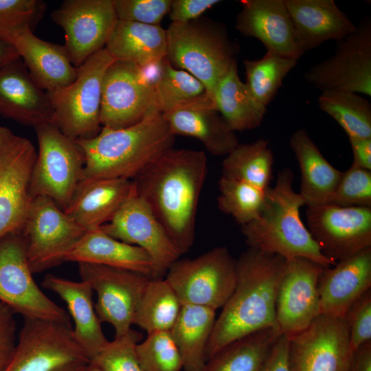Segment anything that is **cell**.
Wrapping results in <instances>:
<instances>
[{"mask_svg": "<svg viewBox=\"0 0 371 371\" xmlns=\"http://www.w3.org/2000/svg\"><path fill=\"white\" fill-rule=\"evenodd\" d=\"M273 155L267 139L239 144L223 161V175L266 190L272 179Z\"/></svg>", "mask_w": 371, "mask_h": 371, "instance_id": "d590c367", "label": "cell"}, {"mask_svg": "<svg viewBox=\"0 0 371 371\" xmlns=\"http://www.w3.org/2000/svg\"><path fill=\"white\" fill-rule=\"evenodd\" d=\"M307 82L322 91L339 90L371 95V20L337 42L335 54L308 68Z\"/></svg>", "mask_w": 371, "mask_h": 371, "instance_id": "5bb4252c", "label": "cell"}, {"mask_svg": "<svg viewBox=\"0 0 371 371\" xmlns=\"http://www.w3.org/2000/svg\"><path fill=\"white\" fill-rule=\"evenodd\" d=\"M38 150L33 168L30 194L51 198L63 211L83 179L85 156L76 141L63 134L52 122L34 127Z\"/></svg>", "mask_w": 371, "mask_h": 371, "instance_id": "52a82bcc", "label": "cell"}, {"mask_svg": "<svg viewBox=\"0 0 371 371\" xmlns=\"http://www.w3.org/2000/svg\"><path fill=\"white\" fill-rule=\"evenodd\" d=\"M36 156L31 141L0 126V239L21 232L32 200L30 181Z\"/></svg>", "mask_w": 371, "mask_h": 371, "instance_id": "7c38bea8", "label": "cell"}, {"mask_svg": "<svg viewBox=\"0 0 371 371\" xmlns=\"http://www.w3.org/2000/svg\"><path fill=\"white\" fill-rule=\"evenodd\" d=\"M235 27L243 35L258 39L267 52L299 60L304 54L284 0H242Z\"/></svg>", "mask_w": 371, "mask_h": 371, "instance_id": "44dd1931", "label": "cell"}, {"mask_svg": "<svg viewBox=\"0 0 371 371\" xmlns=\"http://www.w3.org/2000/svg\"><path fill=\"white\" fill-rule=\"evenodd\" d=\"M137 359L145 371H181L183 363L170 331L148 334L135 346Z\"/></svg>", "mask_w": 371, "mask_h": 371, "instance_id": "60d3db41", "label": "cell"}, {"mask_svg": "<svg viewBox=\"0 0 371 371\" xmlns=\"http://www.w3.org/2000/svg\"><path fill=\"white\" fill-rule=\"evenodd\" d=\"M218 0H172L169 12L172 23H183L196 19Z\"/></svg>", "mask_w": 371, "mask_h": 371, "instance_id": "c3c4849f", "label": "cell"}, {"mask_svg": "<svg viewBox=\"0 0 371 371\" xmlns=\"http://www.w3.org/2000/svg\"><path fill=\"white\" fill-rule=\"evenodd\" d=\"M353 160L352 165L371 170V138H348Z\"/></svg>", "mask_w": 371, "mask_h": 371, "instance_id": "f907efd6", "label": "cell"}, {"mask_svg": "<svg viewBox=\"0 0 371 371\" xmlns=\"http://www.w3.org/2000/svg\"><path fill=\"white\" fill-rule=\"evenodd\" d=\"M344 318L348 325L352 352L360 346L371 342V289L351 305Z\"/></svg>", "mask_w": 371, "mask_h": 371, "instance_id": "bcb514c9", "label": "cell"}, {"mask_svg": "<svg viewBox=\"0 0 371 371\" xmlns=\"http://www.w3.org/2000/svg\"><path fill=\"white\" fill-rule=\"evenodd\" d=\"M260 371H293L289 357V338L281 334L272 346Z\"/></svg>", "mask_w": 371, "mask_h": 371, "instance_id": "681fc988", "label": "cell"}, {"mask_svg": "<svg viewBox=\"0 0 371 371\" xmlns=\"http://www.w3.org/2000/svg\"><path fill=\"white\" fill-rule=\"evenodd\" d=\"M348 371H371V342L352 352Z\"/></svg>", "mask_w": 371, "mask_h": 371, "instance_id": "816d5d0a", "label": "cell"}, {"mask_svg": "<svg viewBox=\"0 0 371 371\" xmlns=\"http://www.w3.org/2000/svg\"><path fill=\"white\" fill-rule=\"evenodd\" d=\"M14 311L0 302V371L8 366L16 346V324Z\"/></svg>", "mask_w": 371, "mask_h": 371, "instance_id": "7dc6e473", "label": "cell"}, {"mask_svg": "<svg viewBox=\"0 0 371 371\" xmlns=\"http://www.w3.org/2000/svg\"><path fill=\"white\" fill-rule=\"evenodd\" d=\"M85 366H86V365H85ZM85 366L74 367V368H68V369L63 370V371H82L83 368L85 367Z\"/></svg>", "mask_w": 371, "mask_h": 371, "instance_id": "11a10c76", "label": "cell"}, {"mask_svg": "<svg viewBox=\"0 0 371 371\" xmlns=\"http://www.w3.org/2000/svg\"><path fill=\"white\" fill-rule=\"evenodd\" d=\"M329 203L343 207H371V170L351 165L342 172Z\"/></svg>", "mask_w": 371, "mask_h": 371, "instance_id": "ee69618b", "label": "cell"}, {"mask_svg": "<svg viewBox=\"0 0 371 371\" xmlns=\"http://www.w3.org/2000/svg\"><path fill=\"white\" fill-rule=\"evenodd\" d=\"M297 59L267 53L258 60H245L246 82L253 97L262 105L271 102L288 74L297 64Z\"/></svg>", "mask_w": 371, "mask_h": 371, "instance_id": "74e56055", "label": "cell"}, {"mask_svg": "<svg viewBox=\"0 0 371 371\" xmlns=\"http://www.w3.org/2000/svg\"><path fill=\"white\" fill-rule=\"evenodd\" d=\"M115 60L104 47L77 68V78L71 85L47 92L53 109L52 123L66 136L78 141L100 132L102 80Z\"/></svg>", "mask_w": 371, "mask_h": 371, "instance_id": "8992f818", "label": "cell"}, {"mask_svg": "<svg viewBox=\"0 0 371 371\" xmlns=\"http://www.w3.org/2000/svg\"><path fill=\"white\" fill-rule=\"evenodd\" d=\"M156 111H159L154 90L141 67L131 62L115 60L106 69L102 80V126L124 128Z\"/></svg>", "mask_w": 371, "mask_h": 371, "instance_id": "9a60e30c", "label": "cell"}, {"mask_svg": "<svg viewBox=\"0 0 371 371\" xmlns=\"http://www.w3.org/2000/svg\"><path fill=\"white\" fill-rule=\"evenodd\" d=\"M171 133L199 140L212 155H228L239 144L232 130L207 94L161 113Z\"/></svg>", "mask_w": 371, "mask_h": 371, "instance_id": "7402d4cb", "label": "cell"}, {"mask_svg": "<svg viewBox=\"0 0 371 371\" xmlns=\"http://www.w3.org/2000/svg\"><path fill=\"white\" fill-rule=\"evenodd\" d=\"M287 265L284 257L248 248L236 260L234 291L216 319L207 361L227 344L251 333L278 328L276 302Z\"/></svg>", "mask_w": 371, "mask_h": 371, "instance_id": "7a4b0ae2", "label": "cell"}, {"mask_svg": "<svg viewBox=\"0 0 371 371\" xmlns=\"http://www.w3.org/2000/svg\"><path fill=\"white\" fill-rule=\"evenodd\" d=\"M89 363L71 324L24 318L14 352L3 371H63Z\"/></svg>", "mask_w": 371, "mask_h": 371, "instance_id": "9c48e42d", "label": "cell"}, {"mask_svg": "<svg viewBox=\"0 0 371 371\" xmlns=\"http://www.w3.org/2000/svg\"><path fill=\"white\" fill-rule=\"evenodd\" d=\"M289 144L298 162L301 183L299 192L307 207L329 203L342 172L323 156L306 130H297Z\"/></svg>", "mask_w": 371, "mask_h": 371, "instance_id": "f546056e", "label": "cell"}, {"mask_svg": "<svg viewBox=\"0 0 371 371\" xmlns=\"http://www.w3.org/2000/svg\"><path fill=\"white\" fill-rule=\"evenodd\" d=\"M142 339L140 333L131 329L126 335L109 341L89 363L103 371H145L135 352V346Z\"/></svg>", "mask_w": 371, "mask_h": 371, "instance_id": "7bdbcfd3", "label": "cell"}, {"mask_svg": "<svg viewBox=\"0 0 371 371\" xmlns=\"http://www.w3.org/2000/svg\"><path fill=\"white\" fill-rule=\"evenodd\" d=\"M41 284L66 303L74 322V337L91 361L109 341L95 311L92 288L85 281L76 282L52 274L46 275Z\"/></svg>", "mask_w": 371, "mask_h": 371, "instance_id": "83f0119b", "label": "cell"}, {"mask_svg": "<svg viewBox=\"0 0 371 371\" xmlns=\"http://www.w3.org/2000/svg\"><path fill=\"white\" fill-rule=\"evenodd\" d=\"M298 43L305 53L323 43L339 41L356 25L333 0H284Z\"/></svg>", "mask_w": 371, "mask_h": 371, "instance_id": "d4e9b609", "label": "cell"}, {"mask_svg": "<svg viewBox=\"0 0 371 371\" xmlns=\"http://www.w3.org/2000/svg\"><path fill=\"white\" fill-rule=\"evenodd\" d=\"M324 269L304 258L287 260L276 302L278 326L287 337L306 330L321 315L318 281Z\"/></svg>", "mask_w": 371, "mask_h": 371, "instance_id": "d6986e66", "label": "cell"}, {"mask_svg": "<svg viewBox=\"0 0 371 371\" xmlns=\"http://www.w3.org/2000/svg\"><path fill=\"white\" fill-rule=\"evenodd\" d=\"M46 7V3L41 0H0V39L12 43L22 31H33Z\"/></svg>", "mask_w": 371, "mask_h": 371, "instance_id": "b9f144b4", "label": "cell"}, {"mask_svg": "<svg viewBox=\"0 0 371 371\" xmlns=\"http://www.w3.org/2000/svg\"><path fill=\"white\" fill-rule=\"evenodd\" d=\"M135 192L132 180L82 179L64 212L86 231L98 228Z\"/></svg>", "mask_w": 371, "mask_h": 371, "instance_id": "484cf974", "label": "cell"}, {"mask_svg": "<svg viewBox=\"0 0 371 371\" xmlns=\"http://www.w3.org/2000/svg\"><path fill=\"white\" fill-rule=\"evenodd\" d=\"M117 19L158 25L172 0H113Z\"/></svg>", "mask_w": 371, "mask_h": 371, "instance_id": "f6af8a7d", "label": "cell"}, {"mask_svg": "<svg viewBox=\"0 0 371 371\" xmlns=\"http://www.w3.org/2000/svg\"><path fill=\"white\" fill-rule=\"evenodd\" d=\"M105 48L115 59L144 67L166 56V30L153 25L117 19Z\"/></svg>", "mask_w": 371, "mask_h": 371, "instance_id": "4dcf8cb0", "label": "cell"}, {"mask_svg": "<svg viewBox=\"0 0 371 371\" xmlns=\"http://www.w3.org/2000/svg\"><path fill=\"white\" fill-rule=\"evenodd\" d=\"M293 180V170L284 168L278 173L275 186L266 190L258 218L241 226L246 244L287 260L304 258L324 268L332 267L337 262L322 254L300 218V210L305 204L294 190Z\"/></svg>", "mask_w": 371, "mask_h": 371, "instance_id": "277c9868", "label": "cell"}, {"mask_svg": "<svg viewBox=\"0 0 371 371\" xmlns=\"http://www.w3.org/2000/svg\"><path fill=\"white\" fill-rule=\"evenodd\" d=\"M317 103L348 138H371V104L366 98L353 92L328 90L322 92Z\"/></svg>", "mask_w": 371, "mask_h": 371, "instance_id": "8d00e7d4", "label": "cell"}, {"mask_svg": "<svg viewBox=\"0 0 371 371\" xmlns=\"http://www.w3.org/2000/svg\"><path fill=\"white\" fill-rule=\"evenodd\" d=\"M0 115L33 127L52 122L47 93L34 81L21 58L0 68Z\"/></svg>", "mask_w": 371, "mask_h": 371, "instance_id": "cb8c5ba5", "label": "cell"}, {"mask_svg": "<svg viewBox=\"0 0 371 371\" xmlns=\"http://www.w3.org/2000/svg\"><path fill=\"white\" fill-rule=\"evenodd\" d=\"M82 371H103L100 368L94 366L93 364L89 363L83 368Z\"/></svg>", "mask_w": 371, "mask_h": 371, "instance_id": "db71d44e", "label": "cell"}, {"mask_svg": "<svg viewBox=\"0 0 371 371\" xmlns=\"http://www.w3.org/2000/svg\"><path fill=\"white\" fill-rule=\"evenodd\" d=\"M207 170L204 151L173 147L132 180L137 195L148 205L181 255L193 245L198 203Z\"/></svg>", "mask_w": 371, "mask_h": 371, "instance_id": "6da1fadb", "label": "cell"}, {"mask_svg": "<svg viewBox=\"0 0 371 371\" xmlns=\"http://www.w3.org/2000/svg\"><path fill=\"white\" fill-rule=\"evenodd\" d=\"M81 280L97 293L94 304L100 322H108L115 329V337L131 329L133 318L152 279L142 273L102 265L78 262Z\"/></svg>", "mask_w": 371, "mask_h": 371, "instance_id": "4fadbf2b", "label": "cell"}, {"mask_svg": "<svg viewBox=\"0 0 371 371\" xmlns=\"http://www.w3.org/2000/svg\"><path fill=\"white\" fill-rule=\"evenodd\" d=\"M34 81L46 92L71 85L78 69L71 63L64 45L37 37L27 29L12 41Z\"/></svg>", "mask_w": 371, "mask_h": 371, "instance_id": "4316f807", "label": "cell"}, {"mask_svg": "<svg viewBox=\"0 0 371 371\" xmlns=\"http://www.w3.org/2000/svg\"><path fill=\"white\" fill-rule=\"evenodd\" d=\"M65 32V48L76 68L105 47L117 21L113 0H65L52 12Z\"/></svg>", "mask_w": 371, "mask_h": 371, "instance_id": "e0dca14e", "label": "cell"}, {"mask_svg": "<svg viewBox=\"0 0 371 371\" xmlns=\"http://www.w3.org/2000/svg\"><path fill=\"white\" fill-rule=\"evenodd\" d=\"M307 229L322 254L337 262L371 247V207H308Z\"/></svg>", "mask_w": 371, "mask_h": 371, "instance_id": "2e32d148", "label": "cell"}, {"mask_svg": "<svg viewBox=\"0 0 371 371\" xmlns=\"http://www.w3.org/2000/svg\"><path fill=\"white\" fill-rule=\"evenodd\" d=\"M182 304L166 278L151 279L136 310L133 324L148 334L170 331L179 315Z\"/></svg>", "mask_w": 371, "mask_h": 371, "instance_id": "e575fe53", "label": "cell"}, {"mask_svg": "<svg viewBox=\"0 0 371 371\" xmlns=\"http://www.w3.org/2000/svg\"><path fill=\"white\" fill-rule=\"evenodd\" d=\"M85 156L83 179L133 180L174 147L175 136L156 111L124 128L102 127L95 137L76 141Z\"/></svg>", "mask_w": 371, "mask_h": 371, "instance_id": "3957f363", "label": "cell"}, {"mask_svg": "<svg viewBox=\"0 0 371 371\" xmlns=\"http://www.w3.org/2000/svg\"><path fill=\"white\" fill-rule=\"evenodd\" d=\"M87 231L73 221L49 197L32 199L21 234L32 273L65 262L67 253Z\"/></svg>", "mask_w": 371, "mask_h": 371, "instance_id": "8fae6325", "label": "cell"}, {"mask_svg": "<svg viewBox=\"0 0 371 371\" xmlns=\"http://www.w3.org/2000/svg\"><path fill=\"white\" fill-rule=\"evenodd\" d=\"M215 311L207 306L182 304L170 333L185 371H203L207 362V343L216 322Z\"/></svg>", "mask_w": 371, "mask_h": 371, "instance_id": "1f68e13d", "label": "cell"}, {"mask_svg": "<svg viewBox=\"0 0 371 371\" xmlns=\"http://www.w3.org/2000/svg\"><path fill=\"white\" fill-rule=\"evenodd\" d=\"M100 228L115 239L143 249L153 259L159 278L181 256L148 205L136 192Z\"/></svg>", "mask_w": 371, "mask_h": 371, "instance_id": "ffe728a7", "label": "cell"}, {"mask_svg": "<svg viewBox=\"0 0 371 371\" xmlns=\"http://www.w3.org/2000/svg\"><path fill=\"white\" fill-rule=\"evenodd\" d=\"M371 289V247L324 268L318 281L320 313L344 317L351 305Z\"/></svg>", "mask_w": 371, "mask_h": 371, "instance_id": "603a6c76", "label": "cell"}, {"mask_svg": "<svg viewBox=\"0 0 371 371\" xmlns=\"http://www.w3.org/2000/svg\"><path fill=\"white\" fill-rule=\"evenodd\" d=\"M166 274L182 304L216 310L234 291L236 260L226 247H216L194 258L178 259Z\"/></svg>", "mask_w": 371, "mask_h": 371, "instance_id": "ba28073f", "label": "cell"}, {"mask_svg": "<svg viewBox=\"0 0 371 371\" xmlns=\"http://www.w3.org/2000/svg\"><path fill=\"white\" fill-rule=\"evenodd\" d=\"M68 261L102 265L159 278L153 259L143 249L115 239L100 227L85 232L66 255L65 262Z\"/></svg>", "mask_w": 371, "mask_h": 371, "instance_id": "f1b7e54d", "label": "cell"}, {"mask_svg": "<svg viewBox=\"0 0 371 371\" xmlns=\"http://www.w3.org/2000/svg\"><path fill=\"white\" fill-rule=\"evenodd\" d=\"M281 334L278 328H268L238 338L209 359L203 371H260Z\"/></svg>", "mask_w": 371, "mask_h": 371, "instance_id": "836d02e7", "label": "cell"}, {"mask_svg": "<svg viewBox=\"0 0 371 371\" xmlns=\"http://www.w3.org/2000/svg\"><path fill=\"white\" fill-rule=\"evenodd\" d=\"M19 58L13 45L0 39V68Z\"/></svg>", "mask_w": 371, "mask_h": 371, "instance_id": "f5cc1de1", "label": "cell"}, {"mask_svg": "<svg viewBox=\"0 0 371 371\" xmlns=\"http://www.w3.org/2000/svg\"><path fill=\"white\" fill-rule=\"evenodd\" d=\"M218 185L217 205L221 212L230 215L240 226L258 218L266 190L223 175Z\"/></svg>", "mask_w": 371, "mask_h": 371, "instance_id": "ab89813d", "label": "cell"}, {"mask_svg": "<svg viewBox=\"0 0 371 371\" xmlns=\"http://www.w3.org/2000/svg\"><path fill=\"white\" fill-rule=\"evenodd\" d=\"M21 232L0 239V302L23 318L71 324L67 311L51 300L35 282Z\"/></svg>", "mask_w": 371, "mask_h": 371, "instance_id": "30bf717a", "label": "cell"}, {"mask_svg": "<svg viewBox=\"0 0 371 371\" xmlns=\"http://www.w3.org/2000/svg\"><path fill=\"white\" fill-rule=\"evenodd\" d=\"M154 93L157 108L161 113L207 94L204 85L198 79L184 70L174 67L166 58L162 60Z\"/></svg>", "mask_w": 371, "mask_h": 371, "instance_id": "f35d334b", "label": "cell"}, {"mask_svg": "<svg viewBox=\"0 0 371 371\" xmlns=\"http://www.w3.org/2000/svg\"><path fill=\"white\" fill-rule=\"evenodd\" d=\"M351 354L344 317L320 315L306 330L289 338L293 371H348Z\"/></svg>", "mask_w": 371, "mask_h": 371, "instance_id": "ac0fdd59", "label": "cell"}, {"mask_svg": "<svg viewBox=\"0 0 371 371\" xmlns=\"http://www.w3.org/2000/svg\"><path fill=\"white\" fill-rule=\"evenodd\" d=\"M216 110L234 131L259 126L267 112L251 95L238 73L237 63L217 84L212 96Z\"/></svg>", "mask_w": 371, "mask_h": 371, "instance_id": "d6a6232c", "label": "cell"}, {"mask_svg": "<svg viewBox=\"0 0 371 371\" xmlns=\"http://www.w3.org/2000/svg\"><path fill=\"white\" fill-rule=\"evenodd\" d=\"M166 30L168 61L198 79L213 100L217 84L237 63L238 43L230 39L225 25L205 16L171 23Z\"/></svg>", "mask_w": 371, "mask_h": 371, "instance_id": "5b68a950", "label": "cell"}]
</instances>
